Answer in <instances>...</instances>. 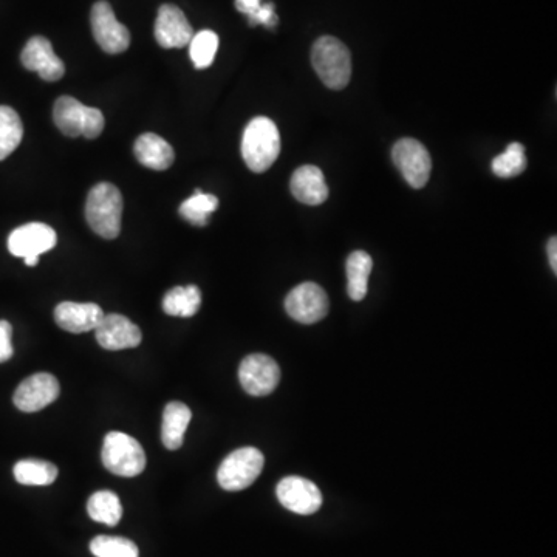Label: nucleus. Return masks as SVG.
Instances as JSON below:
<instances>
[{
    "mask_svg": "<svg viewBox=\"0 0 557 557\" xmlns=\"http://www.w3.org/2000/svg\"><path fill=\"white\" fill-rule=\"evenodd\" d=\"M59 392L61 387L55 376L52 373L41 372L22 381L21 386L14 392L13 401L19 411L33 414L56 401Z\"/></svg>",
    "mask_w": 557,
    "mask_h": 557,
    "instance_id": "nucleus-11",
    "label": "nucleus"
},
{
    "mask_svg": "<svg viewBox=\"0 0 557 557\" xmlns=\"http://www.w3.org/2000/svg\"><path fill=\"white\" fill-rule=\"evenodd\" d=\"M277 499L291 513L310 516L319 511L322 494L318 486L302 477H287L276 488Z\"/></svg>",
    "mask_w": 557,
    "mask_h": 557,
    "instance_id": "nucleus-12",
    "label": "nucleus"
},
{
    "mask_svg": "<svg viewBox=\"0 0 557 557\" xmlns=\"http://www.w3.org/2000/svg\"><path fill=\"white\" fill-rule=\"evenodd\" d=\"M191 418V409L186 404L174 401L165 407L163 424H161V441L169 451H177L182 448Z\"/></svg>",
    "mask_w": 557,
    "mask_h": 557,
    "instance_id": "nucleus-20",
    "label": "nucleus"
},
{
    "mask_svg": "<svg viewBox=\"0 0 557 557\" xmlns=\"http://www.w3.org/2000/svg\"><path fill=\"white\" fill-rule=\"evenodd\" d=\"M58 237H56L55 229L45 223H28V225L19 226L14 229L13 233L8 237V250L13 256L39 257L41 254L55 248Z\"/></svg>",
    "mask_w": 557,
    "mask_h": 557,
    "instance_id": "nucleus-13",
    "label": "nucleus"
},
{
    "mask_svg": "<svg viewBox=\"0 0 557 557\" xmlns=\"http://www.w3.org/2000/svg\"><path fill=\"white\" fill-rule=\"evenodd\" d=\"M248 22H250L251 27L264 25V27L267 28H274L277 22H279V18H277L273 4H262L256 13L251 14L250 18H248Z\"/></svg>",
    "mask_w": 557,
    "mask_h": 557,
    "instance_id": "nucleus-30",
    "label": "nucleus"
},
{
    "mask_svg": "<svg viewBox=\"0 0 557 557\" xmlns=\"http://www.w3.org/2000/svg\"><path fill=\"white\" fill-rule=\"evenodd\" d=\"M123 195L112 183H98L90 189L86 219L90 228L103 239H117L121 233Z\"/></svg>",
    "mask_w": 557,
    "mask_h": 557,
    "instance_id": "nucleus-1",
    "label": "nucleus"
},
{
    "mask_svg": "<svg viewBox=\"0 0 557 557\" xmlns=\"http://www.w3.org/2000/svg\"><path fill=\"white\" fill-rule=\"evenodd\" d=\"M11 335H13V327L10 322L0 321V363H5L13 356V342H11Z\"/></svg>",
    "mask_w": 557,
    "mask_h": 557,
    "instance_id": "nucleus-31",
    "label": "nucleus"
},
{
    "mask_svg": "<svg viewBox=\"0 0 557 557\" xmlns=\"http://www.w3.org/2000/svg\"><path fill=\"white\" fill-rule=\"evenodd\" d=\"M264 465V454L259 449L251 446L240 448L223 460L217 472V480L225 491L236 493L253 485Z\"/></svg>",
    "mask_w": 557,
    "mask_h": 557,
    "instance_id": "nucleus-6",
    "label": "nucleus"
},
{
    "mask_svg": "<svg viewBox=\"0 0 557 557\" xmlns=\"http://www.w3.org/2000/svg\"><path fill=\"white\" fill-rule=\"evenodd\" d=\"M24 137V124L16 110L0 106V161L10 157Z\"/></svg>",
    "mask_w": 557,
    "mask_h": 557,
    "instance_id": "nucleus-25",
    "label": "nucleus"
},
{
    "mask_svg": "<svg viewBox=\"0 0 557 557\" xmlns=\"http://www.w3.org/2000/svg\"><path fill=\"white\" fill-rule=\"evenodd\" d=\"M373 260L366 251H355L347 259V291L352 301H363L369 291V277Z\"/></svg>",
    "mask_w": 557,
    "mask_h": 557,
    "instance_id": "nucleus-21",
    "label": "nucleus"
},
{
    "mask_svg": "<svg viewBox=\"0 0 557 557\" xmlns=\"http://www.w3.org/2000/svg\"><path fill=\"white\" fill-rule=\"evenodd\" d=\"M260 5H262V0H236L237 11L247 14L248 18L259 10Z\"/></svg>",
    "mask_w": 557,
    "mask_h": 557,
    "instance_id": "nucleus-32",
    "label": "nucleus"
},
{
    "mask_svg": "<svg viewBox=\"0 0 557 557\" xmlns=\"http://www.w3.org/2000/svg\"><path fill=\"white\" fill-rule=\"evenodd\" d=\"M219 50V36L211 30L195 33L189 42V56L195 69H208Z\"/></svg>",
    "mask_w": 557,
    "mask_h": 557,
    "instance_id": "nucleus-27",
    "label": "nucleus"
},
{
    "mask_svg": "<svg viewBox=\"0 0 557 557\" xmlns=\"http://www.w3.org/2000/svg\"><path fill=\"white\" fill-rule=\"evenodd\" d=\"M239 380L243 390L253 397H267L281 381V369L273 358L257 353L243 359Z\"/></svg>",
    "mask_w": 557,
    "mask_h": 557,
    "instance_id": "nucleus-10",
    "label": "nucleus"
},
{
    "mask_svg": "<svg viewBox=\"0 0 557 557\" xmlns=\"http://www.w3.org/2000/svg\"><path fill=\"white\" fill-rule=\"evenodd\" d=\"M90 551L96 557H138L137 545L126 537L98 536L90 542Z\"/></svg>",
    "mask_w": 557,
    "mask_h": 557,
    "instance_id": "nucleus-29",
    "label": "nucleus"
},
{
    "mask_svg": "<svg viewBox=\"0 0 557 557\" xmlns=\"http://www.w3.org/2000/svg\"><path fill=\"white\" fill-rule=\"evenodd\" d=\"M281 154V135L267 117H257L243 132L242 157L253 172L268 171Z\"/></svg>",
    "mask_w": 557,
    "mask_h": 557,
    "instance_id": "nucleus-2",
    "label": "nucleus"
},
{
    "mask_svg": "<svg viewBox=\"0 0 557 557\" xmlns=\"http://www.w3.org/2000/svg\"><path fill=\"white\" fill-rule=\"evenodd\" d=\"M219 208L216 195L205 194L202 189H195L194 195L182 203L178 212L186 222L195 226L208 225L209 216Z\"/></svg>",
    "mask_w": 557,
    "mask_h": 557,
    "instance_id": "nucleus-26",
    "label": "nucleus"
},
{
    "mask_svg": "<svg viewBox=\"0 0 557 557\" xmlns=\"http://www.w3.org/2000/svg\"><path fill=\"white\" fill-rule=\"evenodd\" d=\"M527 169L525 147L520 143H511L503 154L493 160V172L497 177L513 178Z\"/></svg>",
    "mask_w": 557,
    "mask_h": 557,
    "instance_id": "nucleus-28",
    "label": "nucleus"
},
{
    "mask_svg": "<svg viewBox=\"0 0 557 557\" xmlns=\"http://www.w3.org/2000/svg\"><path fill=\"white\" fill-rule=\"evenodd\" d=\"M311 64L322 83L332 90L346 89L352 76V56L344 42L322 36L311 50Z\"/></svg>",
    "mask_w": 557,
    "mask_h": 557,
    "instance_id": "nucleus-3",
    "label": "nucleus"
},
{
    "mask_svg": "<svg viewBox=\"0 0 557 557\" xmlns=\"http://www.w3.org/2000/svg\"><path fill=\"white\" fill-rule=\"evenodd\" d=\"M548 259H550L551 268H553L554 273H557V239L556 237H551L550 242H548Z\"/></svg>",
    "mask_w": 557,
    "mask_h": 557,
    "instance_id": "nucleus-33",
    "label": "nucleus"
},
{
    "mask_svg": "<svg viewBox=\"0 0 557 557\" xmlns=\"http://www.w3.org/2000/svg\"><path fill=\"white\" fill-rule=\"evenodd\" d=\"M202 305V291L195 285L175 287L166 293L163 299V310L166 315L178 318H191Z\"/></svg>",
    "mask_w": 557,
    "mask_h": 557,
    "instance_id": "nucleus-22",
    "label": "nucleus"
},
{
    "mask_svg": "<svg viewBox=\"0 0 557 557\" xmlns=\"http://www.w3.org/2000/svg\"><path fill=\"white\" fill-rule=\"evenodd\" d=\"M14 479L21 485L48 486L58 479V468L44 460H21L14 466Z\"/></svg>",
    "mask_w": 557,
    "mask_h": 557,
    "instance_id": "nucleus-24",
    "label": "nucleus"
},
{
    "mask_svg": "<svg viewBox=\"0 0 557 557\" xmlns=\"http://www.w3.org/2000/svg\"><path fill=\"white\" fill-rule=\"evenodd\" d=\"M90 519L104 523L107 527H117L123 517V505L120 497L112 491H98L87 502Z\"/></svg>",
    "mask_w": 557,
    "mask_h": 557,
    "instance_id": "nucleus-23",
    "label": "nucleus"
},
{
    "mask_svg": "<svg viewBox=\"0 0 557 557\" xmlns=\"http://www.w3.org/2000/svg\"><path fill=\"white\" fill-rule=\"evenodd\" d=\"M101 457L107 471L120 477H137L146 468L143 446L123 432H109L106 435Z\"/></svg>",
    "mask_w": 557,
    "mask_h": 557,
    "instance_id": "nucleus-5",
    "label": "nucleus"
},
{
    "mask_svg": "<svg viewBox=\"0 0 557 557\" xmlns=\"http://www.w3.org/2000/svg\"><path fill=\"white\" fill-rule=\"evenodd\" d=\"M329 296L313 282H304L288 293L285 310L294 321L315 324L329 315Z\"/></svg>",
    "mask_w": 557,
    "mask_h": 557,
    "instance_id": "nucleus-8",
    "label": "nucleus"
},
{
    "mask_svg": "<svg viewBox=\"0 0 557 557\" xmlns=\"http://www.w3.org/2000/svg\"><path fill=\"white\" fill-rule=\"evenodd\" d=\"M194 30L185 13L175 5H161L155 22V39L163 48H183L189 45Z\"/></svg>",
    "mask_w": 557,
    "mask_h": 557,
    "instance_id": "nucleus-16",
    "label": "nucleus"
},
{
    "mask_svg": "<svg viewBox=\"0 0 557 557\" xmlns=\"http://www.w3.org/2000/svg\"><path fill=\"white\" fill-rule=\"evenodd\" d=\"M290 189L299 202L308 206L322 205L329 199V186L324 174L316 166H302L291 177Z\"/></svg>",
    "mask_w": 557,
    "mask_h": 557,
    "instance_id": "nucleus-18",
    "label": "nucleus"
},
{
    "mask_svg": "<svg viewBox=\"0 0 557 557\" xmlns=\"http://www.w3.org/2000/svg\"><path fill=\"white\" fill-rule=\"evenodd\" d=\"M56 127L67 137H83L93 140L104 130V115L100 109L84 106L73 96H61L53 109Z\"/></svg>",
    "mask_w": 557,
    "mask_h": 557,
    "instance_id": "nucleus-4",
    "label": "nucleus"
},
{
    "mask_svg": "<svg viewBox=\"0 0 557 557\" xmlns=\"http://www.w3.org/2000/svg\"><path fill=\"white\" fill-rule=\"evenodd\" d=\"M21 61L25 69L38 73L48 83H56L65 73L64 62L56 56L52 42L44 36H35L27 42Z\"/></svg>",
    "mask_w": 557,
    "mask_h": 557,
    "instance_id": "nucleus-14",
    "label": "nucleus"
},
{
    "mask_svg": "<svg viewBox=\"0 0 557 557\" xmlns=\"http://www.w3.org/2000/svg\"><path fill=\"white\" fill-rule=\"evenodd\" d=\"M24 262L25 265H27V267H36V265L39 264V257H35V256L25 257Z\"/></svg>",
    "mask_w": 557,
    "mask_h": 557,
    "instance_id": "nucleus-34",
    "label": "nucleus"
},
{
    "mask_svg": "<svg viewBox=\"0 0 557 557\" xmlns=\"http://www.w3.org/2000/svg\"><path fill=\"white\" fill-rule=\"evenodd\" d=\"M134 151L141 165L154 171H166L175 160L171 144L157 134H143L138 137Z\"/></svg>",
    "mask_w": 557,
    "mask_h": 557,
    "instance_id": "nucleus-19",
    "label": "nucleus"
},
{
    "mask_svg": "<svg viewBox=\"0 0 557 557\" xmlns=\"http://www.w3.org/2000/svg\"><path fill=\"white\" fill-rule=\"evenodd\" d=\"M103 318V308L96 304L62 302L55 310L56 324L70 333L92 332L100 325Z\"/></svg>",
    "mask_w": 557,
    "mask_h": 557,
    "instance_id": "nucleus-17",
    "label": "nucleus"
},
{
    "mask_svg": "<svg viewBox=\"0 0 557 557\" xmlns=\"http://www.w3.org/2000/svg\"><path fill=\"white\" fill-rule=\"evenodd\" d=\"M96 341L106 350L134 349L143 341L140 327L123 315H104L95 329Z\"/></svg>",
    "mask_w": 557,
    "mask_h": 557,
    "instance_id": "nucleus-15",
    "label": "nucleus"
},
{
    "mask_svg": "<svg viewBox=\"0 0 557 557\" xmlns=\"http://www.w3.org/2000/svg\"><path fill=\"white\" fill-rule=\"evenodd\" d=\"M93 36L96 42L109 55L126 52L130 45V33L113 13L112 7L106 0L96 2L92 8Z\"/></svg>",
    "mask_w": 557,
    "mask_h": 557,
    "instance_id": "nucleus-9",
    "label": "nucleus"
},
{
    "mask_svg": "<svg viewBox=\"0 0 557 557\" xmlns=\"http://www.w3.org/2000/svg\"><path fill=\"white\" fill-rule=\"evenodd\" d=\"M392 158L398 171L412 188L421 189L428 185L432 160L428 149L420 141L414 138H403L398 141L393 146Z\"/></svg>",
    "mask_w": 557,
    "mask_h": 557,
    "instance_id": "nucleus-7",
    "label": "nucleus"
}]
</instances>
